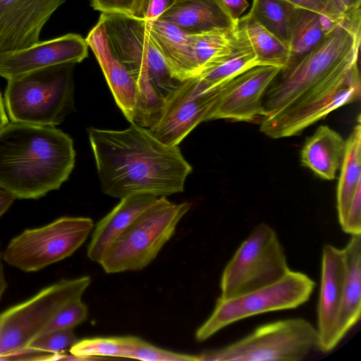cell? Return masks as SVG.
Here are the masks:
<instances>
[{"instance_id": "6da1fadb", "label": "cell", "mask_w": 361, "mask_h": 361, "mask_svg": "<svg viewBox=\"0 0 361 361\" xmlns=\"http://www.w3.org/2000/svg\"><path fill=\"white\" fill-rule=\"evenodd\" d=\"M360 41L361 11L345 13L334 30L270 85L260 131L274 139L298 135L331 111L359 100Z\"/></svg>"}, {"instance_id": "7a4b0ae2", "label": "cell", "mask_w": 361, "mask_h": 361, "mask_svg": "<svg viewBox=\"0 0 361 361\" xmlns=\"http://www.w3.org/2000/svg\"><path fill=\"white\" fill-rule=\"evenodd\" d=\"M87 132L104 194L159 197L184 190L192 166L178 146L164 144L149 128L134 123L121 130L91 127Z\"/></svg>"}, {"instance_id": "3957f363", "label": "cell", "mask_w": 361, "mask_h": 361, "mask_svg": "<svg viewBox=\"0 0 361 361\" xmlns=\"http://www.w3.org/2000/svg\"><path fill=\"white\" fill-rule=\"evenodd\" d=\"M75 162L73 139L55 126L11 121L0 130V188L16 199L58 190Z\"/></svg>"}, {"instance_id": "277c9868", "label": "cell", "mask_w": 361, "mask_h": 361, "mask_svg": "<svg viewBox=\"0 0 361 361\" xmlns=\"http://www.w3.org/2000/svg\"><path fill=\"white\" fill-rule=\"evenodd\" d=\"M109 46L132 75L137 85L135 114L142 118L157 116L164 99L182 81L171 74L149 36L147 21L139 18L102 13Z\"/></svg>"}, {"instance_id": "5b68a950", "label": "cell", "mask_w": 361, "mask_h": 361, "mask_svg": "<svg viewBox=\"0 0 361 361\" xmlns=\"http://www.w3.org/2000/svg\"><path fill=\"white\" fill-rule=\"evenodd\" d=\"M75 63L39 68L8 81L4 106L12 122L56 126L75 111Z\"/></svg>"}, {"instance_id": "8992f818", "label": "cell", "mask_w": 361, "mask_h": 361, "mask_svg": "<svg viewBox=\"0 0 361 361\" xmlns=\"http://www.w3.org/2000/svg\"><path fill=\"white\" fill-rule=\"evenodd\" d=\"M191 204L160 197L118 237L98 262L107 274L140 271L150 264L173 235Z\"/></svg>"}, {"instance_id": "52a82bcc", "label": "cell", "mask_w": 361, "mask_h": 361, "mask_svg": "<svg viewBox=\"0 0 361 361\" xmlns=\"http://www.w3.org/2000/svg\"><path fill=\"white\" fill-rule=\"evenodd\" d=\"M317 328L302 318L264 324L245 337L197 355L198 361H299L318 349Z\"/></svg>"}, {"instance_id": "ba28073f", "label": "cell", "mask_w": 361, "mask_h": 361, "mask_svg": "<svg viewBox=\"0 0 361 361\" xmlns=\"http://www.w3.org/2000/svg\"><path fill=\"white\" fill-rule=\"evenodd\" d=\"M91 279H62L0 314V360H11L26 348L54 317L81 299Z\"/></svg>"}, {"instance_id": "9c48e42d", "label": "cell", "mask_w": 361, "mask_h": 361, "mask_svg": "<svg viewBox=\"0 0 361 361\" xmlns=\"http://www.w3.org/2000/svg\"><path fill=\"white\" fill-rule=\"evenodd\" d=\"M314 281L305 274L289 270L279 280L229 298H219L209 317L197 329L202 342L236 322L257 314L296 308L310 299Z\"/></svg>"}, {"instance_id": "30bf717a", "label": "cell", "mask_w": 361, "mask_h": 361, "mask_svg": "<svg viewBox=\"0 0 361 361\" xmlns=\"http://www.w3.org/2000/svg\"><path fill=\"white\" fill-rule=\"evenodd\" d=\"M290 270L276 231L257 225L225 267L221 281L222 298H229L270 284Z\"/></svg>"}, {"instance_id": "8fae6325", "label": "cell", "mask_w": 361, "mask_h": 361, "mask_svg": "<svg viewBox=\"0 0 361 361\" xmlns=\"http://www.w3.org/2000/svg\"><path fill=\"white\" fill-rule=\"evenodd\" d=\"M94 226L88 217L63 216L42 227L25 230L10 241L3 259L25 272L41 270L72 255Z\"/></svg>"}, {"instance_id": "7c38bea8", "label": "cell", "mask_w": 361, "mask_h": 361, "mask_svg": "<svg viewBox=\"0 0 361 361\" xmlns=\"http://www.w3.org/2000/svg\"><path fill=\"white\" fill-rule=\"evenodd\" d=\"M228 81L209 90H203L196 78L182 81L164 98L159 118L149 131L164 144L178 146L197 126L206 121Z\"/></svg>"}, {"instance_id": "4fadbf2b", "label": "cell", "mask_w": 361, "mask_h": 361, "mask_svg": "<svg viewBox=\"0 0 361 361\" xmlns=\"http://www.w3.org/2000/svg\"><path fill=\"white\" fill-rule=\"evenodd\" d=\"M281 70L274 66H257L230 80L206 121H261L267 116L263 98Z\"/></svg>"}, {"instance_id": "5bb4252c", "label": "cell", "mask_w": 361, "mask_h": 361, "mask_svg": "<svg viewBox=\"0 0 361 361\" xmlns=\"http://www.w3.org/2000/svg\"><path fill=\"white\" fill-rule=\"evenodd\" d=\"M88 55L85 39L69 33L14 51H0V77L8 80L44 67L80 63Z\"/></svg>"}, {"instance_id": "9a60e30c", "label": "cell", "mask_w": 361, "mask_h": 361, "mask_svg": "<svg viewBox=\"0 0 361 361\" xmlns=\"http://www.w3.org/2000/svg\"><path fill=\"white\" fill-rule=\"evenodd\" d=\"M66 0H0V51L39 42L41 30Z\"/></svg>"}, {"instance_id": "2e32d148", "label": "cell", "mask_w": 361, "mask_h": 361, "mask_svg": "<svg viewBox=\"0 0 361 361\" xmlns=\"http://www.w3.org/2000/svg\"><path fill=\"white\" fill-rule=\"evenodd\" d=\"M345 276L342 249L324 245L322 250L320 288L317 304L318 349L328 353L338 343L336 324L341 304Z\"/></svg>"}, {"instance_id": "e0dca14e", "label": "cell", "mask_w": 361, "mask_h": 361, "mask_svg": "<svg viewBox=\"0 0 361 361\" xmlns=\"http://www.w3.org/2000/svg\"><path fill=\"white\" fill-rule=\"evenodd\" d=\"M85 40L98 61L116 104L126 119L133 123L137 99L134 78L111 51L99 22L90 31Z\"/></svg>"}, {"instance_id": "ac0fdd59", "label": "cell", "mask_w": 361, "mask_h": 361, "mask_svg": "<svg viewBox=\"0 0 361 361\" xmlns=\"http://www.w3.org/2000/svg\"><path fill=\"white\" fill-rule=\"evenodd\" d=\"M158 20L171 23L188 35L231 30L238 25L222 0H174Z\"/></svg>"}, {"instance_id": "d6986e66", "label": "cell", "mask_w": 361, "mask_h": 361, "mask_svg": "<svg viewBox=\"0 0 361 361\" xmlns=\"http://www.w3.org/2000/svg\"><path fill=\"white\" fill-rule=\"evenodd\" d=\"M159 197L149 194H135L120 202L94 226L87 255L99 262L104 253L131 223Z\"/></svg>"}, {"instance_id": "ffe728a7", "label": "cell", "mask_w": 361, "mask_h": 361, "mask_svg": "<svg viewBox=\"0 0 361 361\" xmlns=\"http://www.w3.org/2000/svg\"><path fill=\"white\" fill-rule=\"evenodd\" d=\"M149 36L172 76L179 81L195 78L189 35L177 26L159 20L147 21Z\"/></svg>"}, {"instance_id": "44dd1931", "label": "cell", "mask_w": 361, "mask_h": 361, "mask_svg": "<svg viewBox=\"0 0 361 361\" xmlns=\"http://www.w3.org/2000/svg\"><path fill=\"white\" fill-rule=\"evenodd\" d=\"M342 250L345 262V276L336 324V339L338 344L360 318L361 235H351Z\"/></svg>"}, {"instance_id": "7402d4cb", "label": "cell", "mask_w": 361, "mask_h": 361, "mask_svg": "<svg viewBox=\"0 0 361 361\" xmlns=\"http://www.w3.org/2000/svg\"><path fill=\"white\" fill-rule=\"evenodd\" d=\"M345 140L328 126H320L305 142L300 151L303 166L324 180H334L341 168Z\"/></svg>"}, {"instance_id": "603a6c76", "label": "cell", "mask_w": 361, "mask_h": 361, "mask_svg": "<svg viewBox=\"0 0 361 361\" xmlns=\"http://www.w3.org/2000/svg\"><path fill=\"white\" fill-rule=\"evenodd\" d=\"M259 65L256 55L238 22L236 37L231 49L214 59L195 78L204 90H209Z\"/></svg>"}, {"instance_id": "cb8c5ba5", "label": "cell", "mask_w": 361, "mask_h": 361, "mask_svg": "<svg viewBox=\"0 0 361 361\" xmlns=\"http://www.w3.org/2000/svg\"><path fill=\"white\" fill-rule=\"evenodd\" d=\"M361 183L360 116L345 140L344 157L341 166L336 192V207L340 224L343 221L350 201Z\"/></svg>"}, {"instance_id": "d4e9b609", "label": "cell", "mask_w": 361, "mask_h": 361, "mask_svg": "<svg viewBox=\"0 0 361 361\" xmlns=\"http://www.w3.org/2000/svg\"><path fill=\"white\" fill-rule=\"evenodd\" d=\"M324 37L318 13L293 6L290 18L289 59L286 67L314 48Z\"/></svg>"}, {"instance_id": "484cf974", "label": "cell", "mask_w": 361, "mask_h": 361, "mask_svg": "<svg viewBox=\"0 0 361 361\" xmlns=\"http://www.w3.org/2000/svg\"><path fill=\"white\" fill-rule=\"evenodd\" d=\"M238 24L244 30L259 66H274L284 69L288 62L289 49L248 14Z\"/></svg>"}, {"instance_id": "4316f807", "label": "cell", "mask_w": 361, "mask_h": 361, "mask_svg": "<svg viewBox=\"0 0 361 361\" xmlns=\"http://www.w3.org/2000/svg\"><path fill=\"white\" fill-rule=\"evenodd\" d=\"M238 25L231 30H216L189 35L197 76L214 59L228 51L236 37Z\"/></svg>"}, {"instance_id": "83f0119b", "label": "cell", "mask_w": 361, "mask_h": 361, "mask_svg": "<svg viewBox=\"0 0 361 361\" xmlns=\"http://www.w3.org/2000/svg\"><path fill=\"white\" fill-rule=\"evenodd\" d=\"M135 336L96 337L78 340L70 348L75 360H88L99 357H126L140 341Z\"/></svg>"}, {"instance_id": "f1b7e54d", "label": "cell", "mask_w": 361, "mask_h": 361, "mask_svg": "<svg viewBox=\"0 0 361 361\" xmlns=\"http://www.w3.org/2000/svg\"><path fill=\"white\" fill-rule=\"evenodd\" d=\"M292 7L283 0H252L247 14L288 47Z\"/></svg>"}, {"instance_id": "f546056e", "label": "cell", "mask_w": 361, "mask_h": 361, "mask_svg": "<svg viewBox=\"0 0 361 361\" xmlns=\"http://www.w3.org/2000/svg\"><path fill=\"white\" fill-rule=\"evenodd\" d=\"M73 329H63L42 334L11 360H23L30 355H41L42 360H59L61 352L78 341Z\"/></svg>"}, {"instance_id": "4dcf8cb0", "label": "cell", "mask_w": 361, "mask_h": 361, "mask_svg": "<svg viewBox=\"0 0 361 361\" xmlns=\"http://www.w3.org/2000/svg\"><path fill=\"white\" fill-rule=\"evenodd\" d=\"M87 307L81 299L76 300L62 308L50 321L42 334L63 329H73L86 320Z\"/></svg>"}, {"instance_id": "1f68e13d", "label": "cell", "mask_w": 361, "mask_h": 361, "mask_svg": "<svg viewBox=\"0 0 361 361\" xmlns=\"http://www.w3.org/2000/svg\"><path fill=\"white\" fill-rule=\"evenodd\" d=\"M129 358L145 361H198L197 356L164 350L141 339Z\"/></svg>"}, {"instance_id": "d6a6232c", "label": "cell", "mask_w": 361, "mask_h": 361, "mask_svg": "<svg viewBox=\"0 0 361 361\" xmlns=\"http://www.w3.org/2000/svg\"><path fill=\"white\" fill-rule=\"evenodd\" d=\"M94 10L138 17L142 0H90Z\"/></svg>"}, {"instance_id": "836d02e7", "label": "cell", "mask_w": 361, "mask_h": 361, "mask_svg": "<svg viewBox=\"0 0 361 361\" xmlns=\"http://www.w3.org/2000/svg\"><path fill=\"white\" fill-rule=\"evenodd\" d=\"M341 226L350 235H361V183L353 195Z\"/></svg>"}, {"instance_id": "e575fe53", "label": "cell", "mask_w": 361, "mask_h": 361, "mask_svg": "<svg viewBox=\"0 0 361 361\" xmlns=\"http://www.w3.org/2000/svg\"><path fill=\"white\" fill-rule=\"evenodd\" d=\"M294 6L310 10L318 14L341 16L344 14L337 0H283Z\"/></svg>"}, {"instance_id": "d590c367", "label": "cell", "mask_w": 361, "mask_h": 361, "mask_svg": "<svg viewBox=\"0 0 361 361\" xmlns=\"http://www.w3.org/2000/svg\"><path fill=\"white\" fill-rule=\"evenodd\" d=\"M174 0H142L139 18L153 21L159 18L171 6Z\"/></svg>"}, {"instance_id": "8d00e7d4", "label": "cell", "mask_w": 361, "mask_h": 361, "mask_svg": "<svg viewBox=\"0 0 361 361\" xmlns=\"http://www.w3.org/2000/svg\"><path fill=\"white\" fill-rule=\"evenodd\" d=\"M232 19L238 22L249 4L246 0H222Z\"/></svg>"}, {"instance_id": "74e56055", "label": "cell", "mask_w": 361, "mask_h": 361, "mask_svg": "<svg viewBox=\"0 0 361 361\" xmlns=\"http://www.w3.org/2000/svg\"><path fill=\"white\" fill-rule=\"evenodd\" d=\"M16 196L11 192L0 188V217L9 209Z\"/></svg>"}, {"instance_id": "f35d334b", "label": "cell", "mask_w": 361, "mask_h": 361, "mask_svg": "<svg viewBox=\"0 0 361 361\" xmlns=\"http://www.w3.org/2000/svg\"><path fill=\"white\" fill-rule=\"evenodd\" d=\"M337 2L344 13L360 10L361 0H337Z\"/></svg>"}, {"instance_id": "ab89813d", "label": "cell", "mask_w": 361, "mask_h": 361, "mask_svg": "<svg viewBox=\"0 0 361 361\" xmlns=\"http://www.w3.org/2000/svg\"><path fill=\"white\" fill-rule=\"evenodd\" d=\"M8 123V119L1 94L0 92V130Z\"/></svg>"}, {"instance_id": "60d3db41", "label": "cell", "mask_w": 361, "mask_h": 361, "mask_svg": "<svg viewBox=\"0 0 361 361\" xmlns=\"http://www.w3.org/2000/svg\"><path fill=\"white\" fill-rule=\"evenodd\" d=\"M3 253L0 252V298L7 288V283L5 279L3 267Z\"/></svg>"}]
</instances>
